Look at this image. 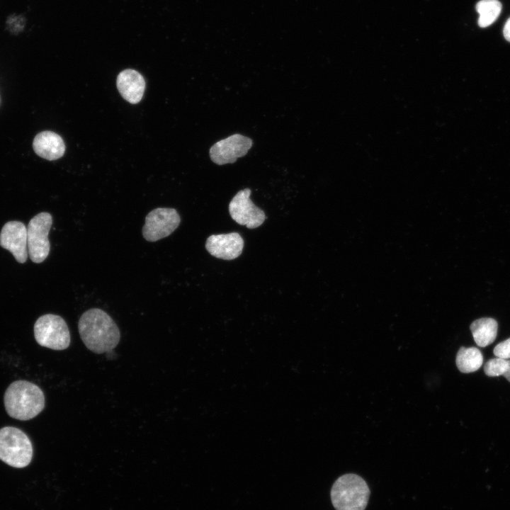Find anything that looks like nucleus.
<instances>
[{"label":"nucleus","mask_w":510,"mask_h":510,"mask_svg":"<svg viewBox=\"0 0 510 510\" xmlns=\"http://www.w3.org/2000/svg\"><path fill=\"white\" fill-rule=\"evenodd\" d=\"M79 332L86 347L100 354L113 350L119 343L120 330L113 319L99 308H91L80 317Z\"/></svg>","instance_id":"obj_1"},{"label":"nucleus","mask_w":510,"mask_h":510,"mask_svg":"<svg viewBox=\"0 0 510 510\" xmlns=\"http://www.w3.org/2000/svg\"><path fill=\"white\" fill-rule=\"evenodd\" d=\"M8 414L16 419L26 421L40 414L45 407V395L41 389L26 380L13 382L4 397Z\"/></svg>","instance_id":"obj_2"},{"label":"nucleus","mask_w":510,"mask_h":510,"mask_svg":"<svg viewBox=\"0 0 510 510\" xmlns=\"http://www.w3.org/2000/svg\"><path fill=\"white\" fill-rule=\"evenodd\" d=\"M330 495L336 510H365L370 489L361 476L348 473L334 482Z\"/></svg>","instance_id":"obj_3"},{"label":"nucleus","mask_w":510,"mask_h":510,"mask_svg":"<svg viewBox=\"0 0 510 510\" xmlns=\"http://www.w3.org/2000/svg\"><path fill=\"white\" fill-rule=\"evenodd\" d=\"M33 454L28 436L21 429L5 426L0 429V460L16 468L28 466Z\"/></svg>","instance_id":"obj_4"},{"label":"nucleus","mask_w":510,"mask_h":510,"mask_svg":"<svg viewBox=\"0 0 510 510\" xmlns=\"http://www.w3.org/2000/svg\"><path fill=\"white\" fill-rule=\"evenodd\" d=\"M34 336L40 346L53 350H64L70 344V333L66 322L53 314H44L36 320Z\"/></svg>","instance_id":"obj_5"},{"label":"nucleus","mask_w":510,"mask_h":510,"mask_svg":"<svg viewBox=\"0 0 510 510\" xmlns=\"http://www.w3.org/2000/svg\"><path fill=\"white\" fill-rule=\"evenodd\" d=\"M52 224V217L47 212L34 216L27 227L28 251L31 261L41 263L47 257L50 244L48 233Z\"/></svg>","instance_id":"obj_6"},{"label":"nucleus","mask_w":510,"mask_h":510,"mask_svg":"<svg viewBox=\"0 0 510 510\" xmlns=\"http://www.w3.org/2000/svg\"><path fill=\"white\" fill-rule=\"evenodd\" d=\"M181 217L174 208H158L145 217L142 232L148 242H157L169 236L179 225Z\"/></svg>","instance_id":"obj_7"},{"label":"nucleus","mask_w":510,"mask_h":510,"mask_svg":"<svg viewBox=\"0 0 510 510\" xmlns=\"http://www.w3.org/2000/svg\"><path fill=\"white\" fill-rule=\"evenodd\" d=\"M250 194L251 190L248 188L238 191L229 204V212L237 223L254 229L263 224L266 215L253 203Z\"/></svg>","instance_id":"obj_8"},{"label":"nucleus","mask_w":510,"mask_h":510,"mask_svg":"<svg viewBox=\"0 0 510 510\" xmlns=\"http://www.w3.org/2000/svg\"><path fill=\"white\" fill-rule=\"evenodd\" d=\"M253 145L251 138L234 134L215 142L210 148V159L217 165L234 163L239 157L245 156Z\"/></svg>","instance_id":"obj_9"},{"label":"nucleus","mask_w":510,"mask_h":510,"mask_svg":"<svg viewBox=\"0 0 510 510\" xmlns=\"http://www.w3.org/2000/svg\"><path fill=\"white\" fill-rule=\"evenodd\" d=\"M0 246L11 252L18 262L25 263L28 254L25 225L19 221L6 222L0 232Z\"/></svg>","instance_id":"obj_10"},{"label":"nucleus","mask_w":510,"mask_h":510,"mask_svg":"<svg viewBox=\"0 0 510 510\" xmlns=\"http://www.w3.org/2000/svg\"><path fill=\"white\" fill-rule=\"evenodd\" d=\"M205 248L216 258L232 260L242 254L244 240L237 232L212 234L206 240Z\"/></svg>","instance_id":"obj_11"},{"label":"nucleus","mask_w":510,"mask_h":510,"mask_svg":"<svg viewBox=\"0 0 510 510\" xmlns=\"http://www.w3.org/2000/svg\"><path fill=\"white\" fill-rule=\"evenodd\" d=\"M116 84L119 93L127 101L135 104L141 101L145 89V81L136 70L127 69L122 71L118 75Z\"/></svg>","instance_id":"obj_12"},{"label":"nucleus","mask_w":510,"mask_h":510,"mask_svg":"<svg viewBox=\"0 0 510 510\" xmlns=\"http://www.w3.org/2000/svg\"><path fill=\"white\" fill-rule=\"evenodd\" d=\"M33 149L40 157L56 160L64 155L65 145L62 137L52 131H43L34 138Z\"/></svg>","instance_id":"obj_13"},{"label":"nucleus","mask_w":510,"mask_h":510,"mask_svg":"<svg viewBox=\"0 0 510 510\" xmlns=\"http://www.w3.org/2000/svg\"><path fill=\"white\" fill-rule=\"evenodd\" d=\"M470 327L475 342L480 347L492 344L497 335L498 323L491 317L477 319L472 322Z\"/></svg>","instance_id":"obj_14"},{"label":"nucleus","mask_w":510,"mask_h":510,"mask_svg":"<svg viewBox=\"0 0 510 510\" xmlns=\"http://www.w3.org/2000/svg\"><path fill=\"white\" fill-rule=\"evenodd\" d=\"M455 363L460 372L464 373H472L479 370L482 366L483 356L476 347L466 348L462 346L457 353Z\"/></svg>","instance_id":"obj_15"},{"label":"nucleus","mask_w":510,"mask_h":510,"mask_svg":"<svg viewBox=\"0 0 510 510\" xmlns=\"http://www.w3.org/2000/svg\"><path fill=\"white\" fill-rule=\"evenodd\" d=\"M502 8L498 0H480L476 4V10L480 14L478 26L486 28L492 24L499 17Z\"/></svg>","instance_id":"obj_16"},{"label":"nucleus","mask_w":510,"mask_h":510,"mask_svg":"<svg viewBox=\"0 0 510 510\" xmlns=\"http://www.w3.org/2000/svg\"><path fill=\"white\" fill-rule=\"evenodd\" d=\"M484 373L489 377L503 375L510 382V359L494 358L484 366Z\"/></svg>","instance_id":"obj_17"},{"label":"nucleus","mask_w":510,"mask_h":510,"mask_svg":"<svg viewBox=\"0 0 510 510\" xmlns=\"http://www.w3.org/2000/svg\"><path fill=\"white\" fill-rule=\"evenodd\" d=\"M493 353L496 357L505 359L510 358V338L499 343L494 348Z\"/></svg>","instance_id":"obj_18"},{"label":"nucleus","mask_w":510,"mask_h":510,"mask_svg":"<svg viewBox=\"0 0 510 510\" xmlns=\"http://www.w3.org/2000/svg\"><path fill=\"white\" fill-rule=\"evenodd\" d=\"M503 33L505 39L510 42V17L508 18L504 25Z\"/></svg>","instance_id":"obj_19"}]
</instances>
